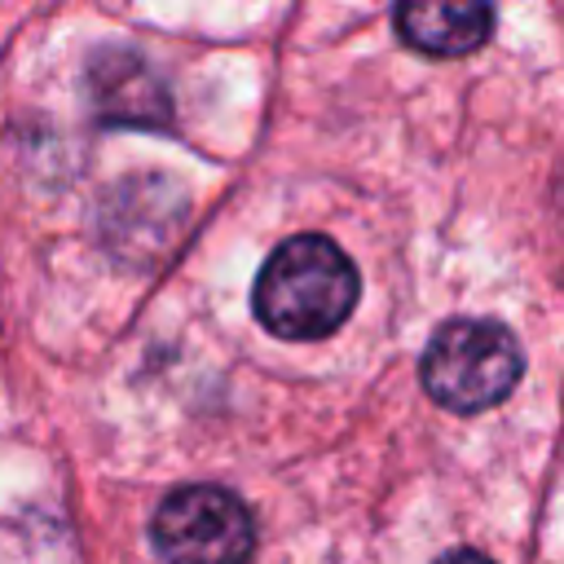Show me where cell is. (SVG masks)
Instances as JSON below:
<instances>
[{
  "label": "cell",
  "instance_id": "1",
  "mask_svg": "<svg viewBox=\"0 0 564 564\" xmlns=\"http://www.w3.org/2000/svg\"><path fill=\"white\" fill-rule=\"evenodd\" d=\"M361 278L357 264L322 234H300L273 247L256 273L251 308L260 326L278 339H326L357 308Z\"/></svg>",
  "mask_w": 564,
  "mask_h": 564
},
{
  "label": "cell",
  "instance_id": "2",
  "mask_svg": "<svg viewBox=\"0 0 564 564\" xmlns=\"http://www.w3.org/2000/svg\"><path fill=\"white\" fill-rule=\"evenodd\" d=\"M520 370H524L520 339L502 322H489V317L445 322L427 339L423 361H419L427 397L454 414H476V410L498 405L520 383Z\"/></svg>",
  "mask_w": 564,
  "mask_h": 564
},
{
  "label": "cell",
  "instance_id": "3",
  "mask_svg": "<svg viewBox=\"0 0 564 564\" xmlns=\"http://www.w3.org/2000/svg\"><path fill=\"white\" fill-rule=\"evenodd\" d=\"M150 529L163 564H247L256 551V520L247 502L220 485L172 489Z\"/></svg>",
  "mask_w": 564,
  "mask_h": 564
},
{
  "label": "cell",
  "instance_id": "4",
  "mask_svg": "<svg viewBox=\"0 0 564 564\" xmlns=\"http://www.w3.org/2000/svg\"><path fill=\"white\" fill-rule=\"evenodd\" d=\"M88 88L106 123L167 128L172 119V97L163 75L132 48H97L88 62Z\"/></svg>",
  "mask_w": 564,
  "mask_h": 564
},
{
  "label": "cell",
  "instance_id": "5",
  "mask_svg": "<svg viewBox=\"0 0 564 564\" xmlns=\"http://www.w3.org/2000/svg\"><path fill=\"white\" fill-rule=\"evenodd\" d=\"M397 35L427 53V57H463L480 48L494 31V9L489 4H401L392 13Z\"/></svg>",
  "mask_w": 564,
  "mask_h": 564
},
{
  "label": "cell",
  "instance_id": "6",
  "mask_svg": "<svg viewBox=\"0 0 564 564\" xmlns=\"http://www.w3.org/2000/svg\"><path fill=\"white\" fill-rule=\"evenodd\" d=\"M436 564H494L485 551H476V546H454V551H445Z\"/></svg>",
  "mask_w": 564,
  "mask_h": 564
}]
</instances>
